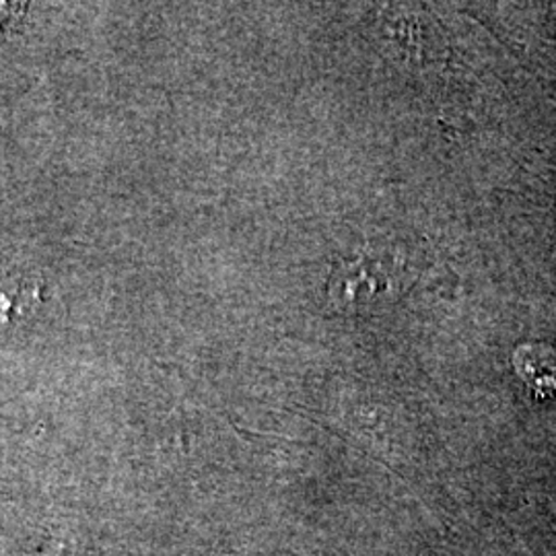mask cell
<instances>
[{
  "label": "cell",
  "mask_w": 556,
  "mask_h": 556,
  "mask_svg": "<svg viewBox=\"0 0 556 556\" xmlns=\"http://www.w3.org/2000/svg\"><path fill=\"white\" fill-rule=\"evenodd\" d=\"M514 369L538 396L556 397V349L546 342H526L514 353Z\"/></svg>",
  "instance_id": "2"
},
{
  "label": "cell",
  "mask_w": 556,
  "mask_h": 556,
  "mask_svg": "<svg viewBox=\"0 0 556 556\" xmlns=\"http://www.w3.org/2000/svg\"><path fill=\"white\" fill-rule=\"evenodd\" d=\"M390 277L378 260L361 258L338 266L330 280V295L340 305H365L390 295Z\"/></svg>",
  "instance_id": "1"
},
{
  "label": "cell",
  "mask_w": 556,
  "mask_h": 556,
  "mask_svg": "<svg viewBox=\"0 0 556 556\" xmlns=\"http://www.w3.org/2000/svg\"><path fill=\"white\" fill-rule=\"evenodd\" d=\"M15 307V298L9 295L7 291H0V328L9 321V314Z\"/></svg>",
  "instance_id": "3"
}]
</instances>
